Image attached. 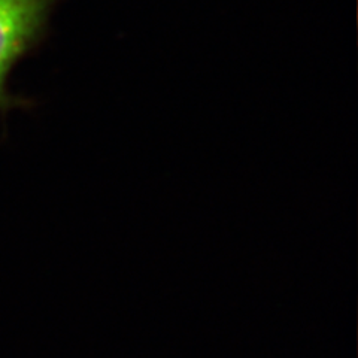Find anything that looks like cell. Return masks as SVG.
I'll return each mask as SVG.
<instances>
[{"label": "cell", "mask_w": 358, "mask_h": 358, "mask_svg": "<svg viewBox=\"0 0 358 358\" xmlns=\"http://www.w3.org/2000/svg\"><path fill=\"white\" fill-rule=\"evenodd\" d=\"M55 0H0V108L10 105L6 78L31 48L47 22Z\"/></svg>", "instance_id": "obj_1"}]
</instances>
